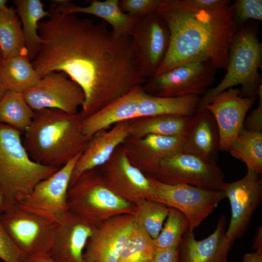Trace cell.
<instances>
[{
    "mask_svg": "<svg viewBox=\"0 0 262 262\" xmlns=\"http://www.w3.org/2000/svg\"><path fill=\"white\" fill-rule=\"evenodd\" d=\"M136 224L133 214L114 217L98 226L83 253L86 262H118Z\"/></svg>",
    "mask_w": 262,
    "mask_h": 262,
    "instance_id": "e0dca14e",
    "label": "cell"
},
{
    "mask_svg": "<svg viewBox=\"0 0 262 262\" xmlns=\"http://www.w3.org/2000/svg\"><path fill=\"white\" fill-rule=\"evenodd\" d=\"M22 93L34 112L50 109L76 114L84 100L81 88L63 72L47 74Z\"/></svg>",
    "mask_w": 262,
    "mask_h": 262,
    "instance_id": "4fadbf2b",
    "label": "cell"
},
{
    "mask_svg": "<svg viewBox=\"0 0 262 262\" xmlns=\"http://www.w3.org/2000/svg\"><path fill=\"white\" fill-rule=\"evenodd\" d=\"M228 151L245 163L247 169L262 177V131H250L244 126L231 144Z\"/></svg>",
    "mask_w": 262,
    "mask_h": 262,
    "instance_id": "f546056e",
    "label": "cell"
},
{
    "mask_svg": "<svg viewBox=\"0 0 262 262\" xmlns=\"http://www.w3.org/2000/svg\"><path fill=\"white\" fill-rule=\"evenodd\" d=\"M35 112L21 92L7 90L0 99V123L24 133L31 125Z\"/></svg>",
    "mask_w": 262,
    "mask_h": 262,
    "instance_id": "4dcf8cb0",
    "label": "cell"
},
{
    "mask_svg": "<svg viewBox=\"0 0 262 262\" xmlns=\"http://www.w3.org/2000/svg\"><path fill=\"white\" fill-rule=\"evenodd\" d=\"M97 227L69 211L58 223L49 257L56 262H86L84 249Z\"/></svg>",
    "mask_w": 262,
    "mask_h": 262,
    "instance_id": "d6986e66",
    "label": "cell"
},
{
    "mask_svg": "<svg viewBox=\"0 0 262 262\" xmlns=\"http://www.w3.org/2000/svg\"><path fill=\"white\" fill-rule=\"evenodd\" d=\"M82 120L80 113L50 109L35 111L22 139L30 157L40 164L61 167L81 154L89 140L82 131Z\"/></svg>",
    "mask_w": 262,
    "mask_h": 262,
    "instance_id": "3957f363",
    "label": "cell"
},
{
    "mask_svg": "<svg viewBox=\"0 0 262 262\" xmlns=\"http://www.w3.org/2000/svg\"><path fill=\"white\" fill-rule=\"evenodd\" d=\"M188 229L189 224L185 216L178 210L169 208L164 226L154 240L157 251L179 246Z\"/></svg>",
    "mask_w": 262,
    "mask_h": 262,
    "instance_id": "836d02e7",
    "label": "cell"
},
{
    "mask_svg": "<svg viewBox=\"0 0 262 262\" xmlns=\"http://www.w3.org/2000/svg\"><path fill=\"white\" fill-rule=\"evenodd\" d=\"M233 20L238 25L250 19L262 20V0H236L231 5Z\"/></svg>",
    "mask_w": 262,
    "mask_h": 262,
    "instance_id": "e575fe53",
    "label": "cell"
},
{
    "mask_svg": "<svg viewBox=\"0 0 262 262\" xmlns=\"http://www.w3.org/2000/svg\"><path fill=\"white\" fill-rule=\"evenodd\" d=\"M119 0H92L86 6L77 5L65 0L56 8L64 14L82 13L102 18L112 27V31L119 37H131L136 18L124 13L119 5Z\"/></svg>",
    "mask_w": 262,
    "mask_h": 262,
    "instance_id": "cb8c5ba5",
    "label": "cell"
},
{
    "mask_svg": "<svg viewBox=\"0 0 262 262\" xmlns=\"http://www.w3.org/2000/svg\"><path fill=\"white\" fill-rule=\"evenodd\" d=\"M247 169L246 175L234 182H224L221 192L229 200L231 218L226 236L234 242L241 238L248 228L252 216L262 201V179Z\"/></svg>",
    "mask_w": 262,
    "mask_h": 262,
    "instance_id": "9a60e30c",
    "label": "cell"
},
{
    "mask_svg": "<svg viewBox=\"0 0 262 262\" xmlns=\"http://www.w3.org/2000/svg\"><path fill=\"white\" fill-rule=\"evenodd\" d=\"M200 98V97L195 95L160 97L145 92L138 107L136 117L162 115L192 117L197 111Z\"/></svg>",
    "mask_w": 262,
    "mask_h": 262,
    "instance_id": "484cf974",
    "label": "cell"
},
{
    "mask_svg": "<svg viewBox=\"0 0 262 262\" xmlns=\"http://www.w3.org/2000/svg\"><path fill=\"white\" fill-rule=\"evenodd\" d=\"M146 262H153V260L149 261Z\"/></svg>",
    "mask_w": 262,
    "mask_h": 262,
    "instance_id": "c3c4849f",
    "label": "cell"
},
{
    "mask_svg": "<svg viewBox=\"0 0 262 262\" xmlns=\"http://www.w3.org/2000/svg\"><path fill=\"white\" fill-rule=\"evenodd\" d=\"M156 251L154 239L135 224L118 262L149 261L153 260Z\"/></svg>",
    "mask_w": 262,
    "mask_h": 262,
    "instance_id": "1f68e13d",
    "label": "cell"
},
{
    "mask_svg": "<svg viewBox=\"0 0 262 262\" xmlns=\"http://www.w3.org/2000/svg\"><path fill=\"white\" fill-rule=\"evenodd\" d=\"M21 134L0 123V185L9 205L17 203L60 168L33 161L24 147Z\"/></svg>",
    "mask_w": 262,
    "mask_h": 262,
    "instance_id": "277c9868",
    "label": "cell"
},
{
    "mask_svg": "<svg viewBox=\"0 0 262 262\" xmlns=\"http://www.w3.org/2000/svg\"><path fill=\"white\" fill-rule=\"evenodd\" d=\"M192 117L176 115L136 117L128 120L130 136L142 138L150 134L185 136Z\"/></svg>",
    "mask_w": 262,
    "mask_h": 262,
    "instance_id": "d4e9b609",
    "label": "cell"
},
{
    "mask_svg": "<svg viewBox=\"0 0 262 262\" xmlns=\"http://www.w3.org/2000/svg\"></svg>",
    "mask_w": 262,
    "mask_h": 262,
    "instance_id": "681fc988",
    "label": "cell"
},
{
    "mask_svg": "<svg viewBox=\"0 0 262 262\" xmlns=\"http://www.w3.org/2000/svg\"><path fill=\"white\" fill-rule=\"evenodd\" d=\"M0 215V259L4 262H26V259L15 246L4 230Z\"/></svg>",
    "mask_w": 262,
    "mask_h": 262,
    "instance_id": "8d00e7d4",
    "label": "cell"
},
{
    "mask_svg": "<svg viewBox=\"0 0 262 262\" xmlns=\"http://www.w3.org/2000/svg\"><path fill=\"white\" fill-rule=\"evenodd\" d=\"M26 262H56L52 260L49 255L35 257L28 259Z\"/></svg>",
    "mask_w": 262,
    "mask_h": 262,
    "instance_id": "ee69618b",
    "label": "cell"
},
{
    "mask_svg": "<svg viewBox=\"0 0 262 262\" xmlns=\"http://www.w3.org/2000/svg\"><path fill=\"white\" fill-rule=\"evenodd\" d=\"M219 150V133L212 114L205 109L192 117L182 151L216 163Z\"/></svg>",
    "mask_w": 262,
    "mask_h": 262,
    "instance_id": "603a6c76",
    "label": "cell"
},
{
    "mask_svg": "<svg viewBox=\"0 0 262 262\" xmlns=\"http://www.w3.org/2000/svg\"><path fill=\"white\" fill-rule=\"evenodd\" d=\"M188 4L196 8L213 10L230 5L229 0H186Z\"/></svg>",
    "mask_w": 262,
    "mask_h": 262,
    "instance_id": "f35d334b",
    "label": "cell"
},
{
    "mask_svg": "<svg viewBox=\"0 0 262 262\" xmlns=\"http://www.w3.org/2000/svg\"><path fill=\"white\" fill-rule=\"evenodd\" d=\"M227 224L226 216L222 215L214 231L201 240L188 230L179 246V262H229L228 255L234 242L226 236Z\"/></svg>",
    "mask_w": 262,
    "mask_h": 262,
    "instance_id": "ffe728a7",
    "label": "cell"
},
{
    "mask_svg": "<svg viewBox=\"0 0 262 262\" xmlns=\"http://www.w3.org/2000/svg\"><path fill=\"white\" fill-rule=\"evenodd\" d=\"M151 177L166 184L216 191H221L225 182L224 174L217 163L182 150L163 160Z\"/></svg>",
    "mask_w": 262,
    "mask_h": 262,
    "instance_id": "30bf717a",
    "label": "cell"
},
{
    "mask_svg": "<svg viewBox=\"0 0 262 262\" xmlns=\"http://www.w3.org/2000/svg\"><path fill=\"white\" fill-rule=\"evenodd\" d=\"M81 154L39 182L16 205L20 209L58 223L69 211L67 194L74 166Z\"/></svg>",
    "mask_w": 262,
    "mask_h": 262,
    "instance_id": "7c38bea8",
    "label": "cell"
},
{
    "mask_svg": "<svg viewBox=\"0 0 262 262\" xmlns=\"http://www.w3.org/2000/svg\"><path fill=\"white\" fill-rule=\"evenodd\" d=\"M169 208L153 200H145L136 206V224L153 239L157 238L169 213Z\"/></svg>",
    "mask_w": 262,
    "mask_h": 262,
    "instance_id": "d6a6232c",
    "label": "cell"
},
{
    "mask_svg": "<svg viewBox=\"0 0 262 262\" xmlns=\"http://www.w3.org/2000/svg\"><path fill=\"white\" fill-rule=\"evenodd\" d=\"M16 13L20 21L26 49L32 62L38 53L43 40L38 33L40 21L49 16L40 0H14Z\"/></svg>",
    "mask_w": 262,
    "mask_h": 262,
    "instance_id": "4316f807",
    "label": "cell"
},
{
    "mask_svg": "<svg viewBox=\"0 0 262 262\" xmlns=\"http://www.w3.org/2000/svg\"><path fill=\"white\" fill-rule=\"evenodd\" d=\"M258 97L257 108L253 110L244 122V127L250 131H262V85L259 89Z\"/></svg>",
    "mask_w": 262,
    "mask_h": 262,
    "instance_id": "74e56055",
    "label": "cell"
},
{
    "mask_svg": "<svg viewBox=\"0 0 262 262\" xmlns=\"http://www.w3.org/2000/svg\"><path fill=\"white\" fill-rule=\"evenodd\" d=\"M156 12L168 28L170 44L156 75L199 61L227 69L230 44L238 30L231 5L206 10L186 0H160Z\"/></svg>",
    "mask_w": 262,
    "mask_h": 262,
    "instance_id": "7a4b0ae2",
    "label": "cell"
},
{
    "mask_svg": "<svg viewBox=\"0 0 262 262\" xmlns=\"http://www.w3.org/2000/svg\"><path fill=\"white\" fill-rule=\"evenodd\" d=\"M155 191L153 201L180 212L187 219L188 230L195 229L212 214L226 196L221 191L185 184H168L147 176Z\"/></svg>",
    "mask_w": 262,
    "mask_h": 262,
    "instance_id": "ba28073f",
    "label": "cell"
},
{
    "mask_svg": "<svg viewBox=\"0 0 262 262\" xmlns=\"http://www.w3.org/2000/svg\"><path fill=\"white\" fill-rule=\"evenodd\" d=\"M49 12L39 23L43 43L31 62L41 78L63 72L81 88L82 118L144 83L131 37L116 36L90 18L64 14L54 4Z\"/></svg>",
    "mask_w": 262,
    "mask_h": 262,
    "instance_id": "6da1fadb",
    "label": "cell"
},
{
    "mask_svg": "<svg viewBox=\"0 0 262 262\" xmlns=\"http://www.w3.org/2000/svg\"><path fill=\"white\" fill-rule=\"evenodd\" d=\"M241 262H262V250L245 254Z\"/></svg>",
    "mask_w": 262,
    "mask_h": 262,
    "instance_id": "60d3db41",
    "label": "cell"
},
{
    "mask_svg": "<svg viewBox=\"0 0 262 262\" xmlns=\"http://www.w3.org/2000/svg\"><path fill=\"white\" fill-rule=\"evenodd\" d=\"M145 91L136 87L90 115L83 118L82 131L89 140L96 133L137 115L138 107Z\"/></svg>",
    "mask_w": 262,
    "mask_h": 262,
    "instance_id": "7402d4cb",
    "label": "cell"
},
{
    "mask_svg": "<svg viewBox=\"0 0 262 262\" xmlns=\"http://www.w3.org/2000/svg\"><path fill=\"white\" fill-rule=\"evenodd\" d=\"M97 169L84 172L69 186V210L97 227L103 220L133 214L136 207L109 188Z\"/></svg>",
    "mask_w": 262,
    "mask_h": 262,
    "instance_id": "8992f818",
    "label": "cell"
},
{
    "mask_svg": "<svg viewBox=\"0 0 262 262\" xmlns=\"http://www.w3.org/2000/svg\"><path fill=\"white\" fill-rule=\"evenodd\" d=\"M185 135L150 134L142 138L128 137L122 144L130 163L144 174L152 176L165 159L182 150Z\"/></svg>",
    "mask_w": 262,
    "mask_h": 262,
    "instance_id": "ac0fdd59",
    "label": "cell"
},
{
    "mask_svg": "<svg viewBox=\"0 0 262 262\" xmlns=\"http://www.w3.org/2000/svg\"><path fill=\"white\" fill-rule=\"evenodd\" d=\"M7 0H0V9L7 7Z\"/></svg>",
    "mask_w": 262,
    "mask_h": 262,
    "instance_id": "bcb514c9",
    "label": "cell"
},
{
    "mask_svg": "<svg viewBox=\"0 0 262 262\" xmlns=\"http://www.w3.org/2000/svg\"><path fill=\"white\" fill-rule=\"evenodd\" d=\"M12 242L26 260L49 255L58 223L11 205L0 216Z\"/></svg>",
    "mask_w": 262,
    "mask_h": 262,
    "instance_id": "52a82bcc",
    "label": "cell"
},
{
    "mask_svg": "<svg viewBox=\"0 0 262 262\" xmlns=\"http://www.w3.org/2000/svg\"><path fill=\"white\" fill-rule=\"evenodd\" d=\"M262 65V44L256 29L248 25L238 28L230 44L227 72L218 84L201 98L197 112L204 109L213 96L237 85L241 86L242 97L256 99L262 85L259 72Z\"/></svg>",
    "mask_w": 262,
    "mask_h": 262,
    "instance_id": "5b68a950",
    "label": "cell"
},
{
    "mask_svg": "<svg viewBox=\"0 0 262 262\" xmlns=\"http://www.w3.org/2000/svg\"><path fill=\"white\" fill-rule=\"evenodd\" d=\"M0 51L2 59L27 53L19 18L8 6L0 9Z\"/></svg>",
    "mask_w": 262,
    "mask_h": 262,
    "instance_id": "f1b7e54d",
    "label": "cell"
},
{
    "mask_svg": "<svg viewBox=\"0 0 262 262\" xmlns=\"http://www.w3.org/2000/svg\"><path fill=\"white\" fill-rule=\"evenodd\" d=\"M1 60H2V57H1V53L0 51V62L1 61Z\"/></svg>",
    "mask_w": 262,
    "mask_h": 262,
    "instance_id": "7dc6e473",
    "label": "cell"
},
{
    "mask_svg": "<svg viewBox=\"0 0 262 262\" xmlns=\"http://www.w3.org/2000/svg\"><path fill=\"white\" fill-rule=\"evenodd\" d=\"M98 168H101L100 173L109 187L136 206L154 198L155 191L151 181L130 163L122 145Z\"/></svg>",
    "mask_w": 262,
    "mask_h": 262,
    "instance_id": "5bb4252c",
    "label": "cell"
},
{
    "mask_svg": "<svg viewBox=\"0 0 262 262\" xmlns=\"http://www.w3.org/2000/svg\"><path fill=\"white\" fill-rule=\"evenodd\" d=\"M255 99L243 97L240 90L230 88L212 97L204 109L213 115L219 133V150L229 148L242 128Z\"/></svg>",
    "mask_w": 262,
    "mask_h": 262,
    "instance_id": "2e32d148",
    "label": "cell"
},
{
    "mask_svg": "<svg viewBox=\"0 0 262 262\" xmlns=\"http://www.w3.org/2000/svg\"><path fill=\"white\" fill-rule=\"evenodd\" d=\"M128 120L118 123L109 130L100 131L91 137L73 168L69 186L83 173L98 168L130 136Z\"/></svg>",
    "mask_w": 262,
    "mask_h": 262,
    "instance_id": "44dd1931",
    "label": "cell"
},
{
    "mask_svg": "<svg viewBox=\"0 0 262 262\" xmlns=\"http://www.w3.org/2000/svg\"><path fill=\"white\" fill-rule=\"evenodd\" d=\"M9 206L4 192L0 185V215L7 209Z\"/></svg>",
    "mask_w": 262,
    "mask_h": 262,
    "instance_id": "7bdbcfd3",
    "label": "cell"
},
{
    "mask_svg": "<svg viewBox=\"0 0 262 262\" xmlns=\"http://www.w3.org/2000/svg\"><path fill=\"white\" fill-rule=\"evenodd\" d=\"M217 70L209 61L193 62L147 80L143 88L146 93L160 97H200L213 82Z\"/></svg>",
    "mask_w": 262,
    "mask_h": 262,
    "instance_id": "9c48e42d",
    "label": "cell"
},
{
    "mask_svg": "<svg viewBox=\"0 0 262 262\" xmlns=\"http://www.w3.org/2000/svg\"><path fill=\"white\" fill-rule=\"evenodd\" d=\"M179 246L159 250L153 259V262H179Z\"/></svg>",
    "mask_w": 262,
    "mask_h": 262,
    "instance_id": "ab89813d",
    "label": "cell"
},
{
    "mask_svg": "<svg viewBox=\"0 0 262 262\" xmlns=\"http://www.w3.org/2000/svg\"><path fill=\"white\" fill-rule=\"evenodd\" d=\"M160 2V0H121L119 5L124 13L137 19L156 12Z\"/></svg>",
    "mask_w": 262,
    "mask_h": 262,
    "instance_id": "d590c367",
    "label": "cell"
},
{
    "mask_svg": "<svg viewBox=\"0 0 262 262\" xmlns=\"http://www.w3.org/2000/svg\"><path fill=\"white\" fill-rule=\"evenodd\" d=\"M7 90L6 86L3 83L0 77V99L3 96L5 92Z\"/></svg>",
    "mask_w": 262,
    "mask_h": 262,
    "instance_id": "f6af8a7d",
    "label": "cell"
},
{
    "mask_svg": "<svg viewBox=\"0 0 262 262\" xmlns=\"http://www.w3.org/2000/svg\"><path fill=\"white\" fill-rule=\"evenodd\" d=\"M253 250H262V227L260 226L257 230L252 246Z\"/></svg>",
    "mask_w": 262,
    "mask_h": 262,
    "instance_id": "b9f144b4",
    "label": "cell"
},
{
    "mask_svg": "<svg viewBox=\"0 0 262 262\" xmlns=\"http://www.w3.org/2000/svg\"><path fill=\"white\" fill-rule=\"evenodd\" d=\"M0 77L7 90L21 93L41 79L27 53L2 59L0 62Z\"/></svg>",
    "mask_w": 262,
    "mask_h": 262,
    "instance_id": "83f0119b",
    "label": "cell"
},
{
    "mask_svg": "<svg viewBox=\"0 0 262 262\" xmlns=\"http://www.w3.org/2000/svg\"><path fill=\"white\" fill-rule=\"evenodd\" d=\"M135 60L147 80L155 76L167 52L168 28L163 18L153 12L136 19L131 35Z\"/></svg>",
    "mask_w": 262,
    "mask_h": 262,
    "instance_id": "8fae6325",
    "label": "cell"
}]
</instances>
